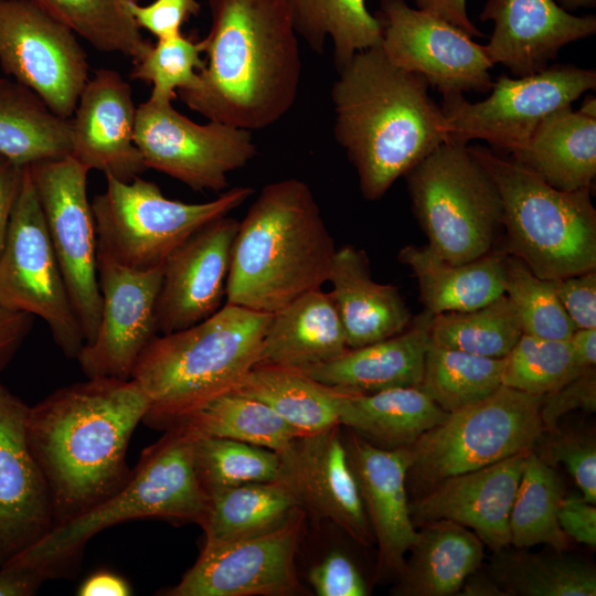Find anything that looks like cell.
Segmentation results:
<instances>
[{
    "label": "cell",
    "instance_id": "obj_1",
    "mask_svg": "<svg viewBox=\"0 0 596 596\" xmlns=\"http://www.w3.org/2000/svg\"><path fill=\"white\" fill-rule=\"evenodd\" d=\"M148 409L134 380L105 376L61 387L29 407L28 439L55 525L84 514L128 481V446Z\"/></svg>",
    "mask_w": 596,
    "mask_h": 596
},
{
    "label": "cell",
    "instance_id": "obj_2",
    "mask_svg": "<svg viewBox=\"0 0 596 596\" xmlns=\"http://www.w3.org/2000/svg\"><path fill=\"white\" fill-rule=\"evenodd\" d=\"M204 66L180 99L209 120L249 131L279 121L296 102L301 56L287 0H207Z\"/></svg>",
    "mask_w": 596,
    "mask_h": 596
},
{
    "label": "cell",
    "instance_id": "obj_3",
    "mask_svg": "<svg viewBox=\"0 0 596 596\" xmlns=\"http://www.w3.org/2000/svg\"><path fill=\"white\" fill-rule=\"evenodd\" d=\"M331 99L333 134L368 201L381 199L449 134L428 82L393 63L381 45L355 53L339 71Z\"/></svg>",
    "mask_w": 596,
    "mask_h": 596
},
{
    "label": "cell",
    "instance_id": "obj_4",
    "mask_svg": "<svg viewBox=\"0 0 596 596\" xmlns=\"http://www.w3.org/2000/svg\"><path fill=\"white\" fill-rule=\"evenodd\" d=\"M337 247L310 187L289 178L264 185L240 221L226 304L273 313L328 283Z\"/></svg>",
    "mask_w": 596,
    "mask_h": 596
},
{
    "label": "cell",
    "instance_id": "obj_5",
    "mask_svg": "<svg viewBox=\"0 0 596 596\" xmlns=\"http://www.w3.org/2000/svg\"><path fill=\"white\" fill-rule=\"evenodd\" d=\"M270 316L225 302L196 324L155 337L130 377L149 400L143 423L167 429L233 391L257 364Z\"/></svg>",
    "mask_w": 596,
    "mask_h": 596
},
{
    "label": "cell",
    "instance_id": "obj_6",
    "mask_svg": "<svg viewBox=\"0 0 596 596\" xmlns=\"http://www.w3.org/2000/svg\"><path fill=\"white\" fill-rule=\"evenodd\" d=\"M206 500L194 468L193 437L183 428L171 426L142 451L128 481L115 494L84 514L55 525L10 561L38 570L46 581L65 577L74 572L85 545L97 533L143 518L199 524Z\"/></svg>",
    "mask_w": 596,
    "mask_h": 596
},
{
    "label": "cell",
    "instance_id": "obj_7",
    "mask_svg": "<svg viewBox=\"0 0 596 596\" xmlns=\"http://www.w3.org/2000/svg\"><path fill=\"white\" fill-rule=\"evenodd\" d=\"M469 150L498 189L507 254L522 260L542 279L596 269V210L592 189L558 190L490 149L469 147Z\"/></svg>",
    "mask_w": 596,
    "mask_h": 596
},
{
    "label": "cell",
    "instance_id": "obj_8",
    "mask_svg": "<svg viewBox=\"0 0 596 596\" xmlns=\"http://www.w3.org/2000/svg\"><path fill=\"white\" fill-rule=\"evenodd\" d=\"M405 178L413 212L430 251L460 264L493 249L502 226L500 195L467 145L441 143Z\"/></svg>",
    "mask_w": 596,
    "mask_h": 596
},
{
    "label": "cell",
    "instance_id": "obj_9",
    "mask_svg": "<svg viewBox=\"0 0 596 596\" xmlns=\"http://www.w3.org/2000/svg\"><path fill=\"white\" fill-rule=\"evenodd\" d=\"M105 177V191L91 202L98 251L136 269L164 264L200 228L254 193L251 187H235L214 200L187 203L164 196L155 182L139 175L128 182Z\"/></svg>",
    "mask_w": 596,
    "mask_h": 596
},
{
    "label": "cell",
    "instance_id": "obj_10",
    "mask_svg": "<svg viewBox=\"0 0 596 596\" xmlns=\"http://www.w3.org/2000/svg\"><path fill=\"white\" fill-rule=\"evenodd\" d=\"M542 396L501 385L488 397L448 413L412 446L407 476L422 494L440 480L532 450L544 433Z\"/></svg>",
    "mask_w": 596,
    "mask_h": 596
},
{
    "label": "cell",
    "instance_id": "obj_11",
    "mask_svg": "<svg viewBox=\"0 0 596 596\" xmlns=\"http://www.w3.org/2000/svg\"><path fill=\"white\" fill-rule=\"evenodd\" d=\"M0 307L40 317L70 359L85 344L28 167L0 253Z\"/></svg>",
    "mask_w": 596,
    "mask_h": 596
},
{
    "label": "cell",
    "instance_id": "obj_12",
    "mask_svg": "<svg viewBox=\"0 0 596 596\" xmlns=\"http://www.w3.org/2000/svg\"><path fill=\"white\" fill-rule=\"evenodd\" d=\"M595 88V70L553 64L526 76L500 75L481 102L470 103L464 95H455L444 98L440 107L450 140L468 145L481 139L511 153L526 142L547 115Z\"/></svg>",
    "mask_w": 596,
    "mask_h": 596
},
{
    "label": "cell",
    "instance_id": "obj_13",
    "mask_svg": "<svg viewBox=\"0 0 596 596\" xmlns=\"http://www.w3.org/2000/svg\"><path fill=\"white\" fill-rule=\"evenodd\" d=\"M28 168L86 344L96 336L102 309L97 234L87 196L89 170L71 155Z\"/></svg>",
    "mask_w": 596,
    "mask_h": 596
},
{
    "label": "cell",
    "instance_id": "obj_14",
    "mask_svg": "<svg viewBox=\"0 0 596 596\" xmlns=\"http://www.w3.org/2000/svg\"><path fill=\"white\" fill-rule=\"evenodd\" d=\"M134 141L147 169L194 191L225 190L228 173L245 167L257 152L249 130L214 120L198 124L172 103L150 99L136 109Z\"/></svg>",
    "mask_w": 596,
    "mask_h": 596
},
{
    "label": "cell",
    "instance_id": "obj_15",
    "mask_svg": "<svg viewBox=\"0 0 596 596\" xmlns=\"http://www.w3.org/2000/svg\"><path fill=\"white\" fill-rule=\"evenodd\" d=\"M0 66L63 118H71L88 81L75 33L33 0H0Z\"/></svg>",
    "mask_w": 596,
    "mask_h": 596
},
{
    "label": "cell",
    "instance_id": "obj_16",
    "mask_svg": "<svg viewBox=\"0 0 596 596\" xmlns=\"http://www.w3.org/2000/svg\"><path fill=\"white\" fill-rule=\"evenodd\" d=\"M374 15L381 23V47L389 58L422 75L443 98L490 92L493 63L487 47L459 28L404 0H380Z\"/></svg>",
    "mask_w": 596,
    "mask_h": 596
},
{
    "label": "cell",
    "instance_id": "obj_17",
    "mask_svg": "<svg viewBox=\"0 0 596 596\" xmlns=\"http://www.w3.org/2000/svg\"><path fill=\"white\" fill-rule=\"evenodd\" d=\"M306 512L277 529L224 543L204 542L195 563L167 596H291L301 593L295 557Z\"/></svg>",
    "mask_w": 596,
    "mask_h": 596
},
{
    "label": "cell",
    "instance_id": "obj_18",
    "mask_svg": "<svg viewBox=\"0 0 596 596\" xmlns=\"http://www.w3.org/2000/svg\"><path fill=\"white\" fill-rule=\"evenodd\" d=\"M97 273L99 326L76 360L86 377L129 380L138 358L159 334L156 307L163 264L136 269L97 251Z\"/></svg>",
    "mask_w": 596,
    "mask_h": 596
},
{
    "label": "cell",
    "instance_id": "obj_19",
    "mask_svg": "<svg viewBox=\"0 0 596 596\" xmlns=\"http://www.w3.org/2000/svg\"><path fill=\"white\" fill-rule=\"evenodd\" d=\"M278 454L277 480L295 494L305 512L331 521L363 546L373 544L339 424L300 435Z\"/></svg>",
    "mask_w": 596,
    "mask_h": 596
},
{
    "label": "cell",
    "instance_id": "obj_20",
    "mask_svg": "<svg viewBox=\"0 0 596 596\" xmlns=\"http://www.w3.org/2000/svg\"><path fill=\"white\" fill-rule=\"evenodd\" d=\"M29 407L0 382V566L55 525L47 485L28 439Z\"/></svg>",
    "mask_w": 596,
    "mask_h": 596
},
{
    "label": "cell",
    "instance_id": "obj_21",
    "mask_svg": "<svg viewBox=\"0 0 596 596\" xmlns=\"http://www.w3.org/2000/svg\"><path fill=\"white\" fill-rule=\"evenodd\" d=\"M238 223L228 215L213 220L166 259L156 307L159 334L196 324L222 307Z\"/></svg>",
    "mask_w": 596,
    "mask_h": 596
},
{
    "label": "cell",
    "instance_id": "obj_22",
    "mask_svg": "<svg viewBox=\"0 0 596 596\" xmlns=\"http://www.w3.org/2000/svg\"><path fill=\"white\" fill-rule=\"evenodd\" d=\"M530 451L435 483L409 502L413 523L450 520L470 529L494 552L509 547L510 510Z\"/></svg>",
    "mask_w": 596,
    "mask_h": 596
},
{
    "label": "cell",
    "instance_id": "obj_23",
    "mask_svg": "<svg viewBox=\"0 0 596 596\" xmlns=\"http://www.w3.org/2000/svg\"><path fill=\"white\" fill-rule=\"evenodd\" d=\"M344 445L377 543L375 577L397 578L417 532L406 491L408 448L383 449L354 433Z\"/></svg>",
    "mask_w": 596,
    "mask_h": 596
},
{
    "label": "cell",
    "instance_id": "obj_24",
    "mask_svg": "<svg viewBox=\"0 0 596 596\" xmlns=\"http://www.w3.org/2000/svg\"><path fill=\"white\" fill-rule=\"evenodd\" d=\"M136 107L130 85L116 71L99 68L83 88L72 120L71 156L128 182L147 168L134 141Z\"/></svg>",
    "mask_w": 596,
    "mask_h": 596
},
{
    "label": "cell",
    "instance_id": "obj_25",
    "mask_svg": "<svg viewBox=\"0 0 596 596\" xmlns=\"http://www.w3.org/2000/svg\"><path fill=\"white\" fill-rule=\"evenodd\" d=\"M480 20L493 23L486 44L493 65L517 77L544 70L563 46L596 33L595 15H575L555 0H487Z\"/></svg>",
    "mask_w": 596,
    "mask_h": 596
},
{
    "label": "cell",
    "instance_id": "obj_26",
    "mask_svg": "<svg viewBox=\"0 0 596 596\" xmlns=\"http://www.w3.org/2000/svg\"><path fill=\"white\" fill-rule=\"evenodd\" d=\"M433 318L424 309L404 331L349 349L331 361L302 371L323 384L352 393L421 386Z\"/></svg>",
    "mask_w": 596,
    "mask_h": 596
},
{
    "label": "cell",
    "instance_id": "obj_27",
    "mask_svg": "<svg viewBox=\"0 0 596 596\" xmlns=\"http://www.w3.org/2000/svg\"><path fill=\"white\" fill-rule=\"evenodd\" d=\"M328 283L349 349L397 334L412 321L413 316L398 288L372 278L363 249L353 245L337 248Z\"/></svg>",
    "mask_w": 596,
    "mask_h": 596
},
{
    "label": "cell",
    "instance_id": "obj_28",
    "mask_svg": "<svg viewBox=\"0 0 596 596\" xmlns=\"http://www.w3.org/2000/svg\"><path fill=\"white\" fill-rule=\"evenodd\" d=\"M348 350L330 294L316 289L272 313L257 364L307 370Z\"/></svg>",
    "mask_w": 596,
    "mask_h": 596
},
{
    "label": "cell",
    "instance_id": "obj_29",
    "mask_svg": "<svg viewBox=\"0 0 596 596\" xmlns=\"http://www.w3.org/2000/svg\"><path fill=\"white\" fill-rule=\"evenodd\" d=\"M394 596H453L483 558L482 541L468 528L450 520L421 524Z\"/></svg>",
    "mask_w": 596,
    "mask_h": 596
},
{
    "label": "cell",
    "instance_id": "obj_30",
    "mask_svg": "<svg viewBox=\"0 0 596 596\" xmlns=\"http://www.w3.org/2000/svg\"><path fill=\"white\" fill-rule=\"evenodd\" d=\"M512 160L563 191L592 189L596 177V117L572 105L547 115Z\"/></svg>",
    "mask_w": 596,
    "mask_h": 596
},
{
    "label": "cell",
    "instance_id": "obj_31",
    "mask_svg": "<svg viewBox=\"0 0 596 596\" xmlns=\"http://www.w3.org/2000/svg\"><path fill=\"white\" fill-rule=\"evenodd\" d=\"M505 256L503 249L493 248L477 259L454 264L427 246L406 245L397 258L413 272L419 300L435 316L473 310L503 295Z\"/></svg>",
    "mask_w": 596,
    "mask_h": 596
},
{
    "label": "cell",
    "instance_id": "obj_32",
    "mask_svg": "<svg viewBox=\"0 0 596 596\" xmlns=\"http://www.w3.org/2000/svg\"><path fill=\"white\" fill-rule=\"evenodd\" d=\"M448 413L421 386H404L373 393L347 392L339 424L383 449L408 448Z\"/></svg>",
    "mask_w": 596,
    "mask_h": 596
},
{
    "label": "cell",
    "instance_id": "obj_33",
    "mask_svg": "<svg viewBox=\"0 0 596 596\" xmlns=\"http://www.w3.org/2000/svg\"><path fill=\"white\" fill-rule=\"evenodd\" d=\"M72 120L53 113L30 88L0 78V155L18 166L71 155Z\"/></svg>",
    "mask_w": 596,
    "mask_h": 596
},
{
    "label": "cell",
    "instance_id": "obj_34",
    "mask_svg": "<svg viewBox=\"0 0 596 596\" xmlns=\"http://www.w3.org/2000/svg\"><path fill=\"white\" fill-rule=\"evenodd\" d=\"M233 391L264 403L302 434L338 425L347 393L302 370L265 364L254 365Z\"/></svg>",
    "mask_w": 596,
    "mask_h": 596
},
{
    "label": "cell",
    "instance_id": "obj_35",
    "mask_svg": "<svg viewBox=\"0 0 596 596\" xmlns=\"http://www.w3.org/2000/svg\"><path fill=\"white\" fill-rule=\"evenodd\" d=\"M298 508L295 494L279 480L251 482L209 492L199 524L204 542H233L277 529Z\"/></svg>",
    "mask_w": 596,
    "mask_h": 596
},
{
    "label": "cell",
    "instance_id": "obj_36",
    "mask_svg": "<svg viewBox=\"0 0 596 596\" xmlns=\"http://www.w3.org/2000/svg\"><path fill=\"white\" fill-rule=\"evenodd\" d=\"M171 426L193 437L228 438L277 453L304 435L264 403L234 391L211 398Z\"/></svg>",
    "mask_w": 596,
    "mask_h": 596
},
{
    "label": "cell",
    "instance_id": "obj_37",
    "mask_svg": "<svg viewBox=\"0 0 596 596\" xmlns=\"http://www.w3.org/2000/svg\"><path fill=\"white\" fill-rule=\"evenodd\" d=\"M298 36L313 52L332 43L337 71L363 50L381 45L382 26L365 0H287Z\"/></svg>",
    "mask_w": 596,
    "mask_h": 596
},
{
    "label": "cell",
    "instance_id": "obj_38",
    "mask_svg": "<svg viewBox=\"0 0 596 596\" xmlns=\"http://www.w3.org/2000/svg\"><path fill=\"white\" fill-rule=\"evenodd\" d=\"M490 575L507 596L596 595L594 566L564 551L542 554L504 547L494 552Z\"/></svg>",
    "mask_w": 596,
    "mask_h": 596
},
{
    "label": "cell",
    "instance_id": "obj_39",
    "mask_svg": "<svg viewBox=\"0 0 596 596\" xmlns=\"http://www.w3.org/2000/svg\"><path fill=\"white\" fill-rule=\"evenodd\" d=\"M564 490L556 472L533 450L524 461L510 510V542L515 549L547 544L565 551L570 538L558 523V508Z\"/></svg>",
    "mask_w": 596,
    "mask_h": 596
},
{
    "label": "cell",
    "instance_id": "obj_40",
    "mask_svg": "<svg viewBox=\"0 0 596 596\" xmlns=\"http://www.w3.org/2000/svg\"><path fill=\"white\" fill-rule=\"evenodd\" d=\"M503 358H487L430 342L421 389L445 412L475 404L502 385Z\"/></svg>",
    "mask_w": 596,
    "mask_h": 596
},
{
    "label": "cell",
    "instance_id": "obj_41",
    "mask_svg": "<svg viewBox=\"0 0 596 596\" xmlns=\"http://www.w3.org/2000/svg\"><path fill=\"white\" fill-rule=\"evenodd\" d=\"M522 334L504 294L473 310L435 315L430 327L433 344L496 359L508 355Z\"/></svg>",
    "mask_w": 596,
    "mask_h": 596
},
{
    "label": "cell",
    "instance_id": "obj_42",
    "mask_svg": "<svg viewBox=\"0 0 596 596\" xmlns=\"http://www.w3.org/2000/svg\"><path fill=\"white\" fill-rule=\"evenodd\" d=\"M100 52L139 61L151 47L136 25L128 0H33Z\"/></svg>",
    "mask_w": 596,
    "mask_h": 596
},
{
    "label": "cell",
    "instance_id": "obj_43",
    "mask_svg": "<svg viewBox=\"0 0 596 596\" xmlns=\"http://www.w3.org/2000/svg\"><path fill=\"white\" fill-rule=\"evenodd\" d=\"M193 461L206 494L244 483L275 481L280 467L277 451L221 437H193Z\"/></svg>",
    "mask_w": 596,
    "mask_h": 596
},
{
    "label": "cell",
    "instance_id": "obj_44",
    "mask_svg": "<svg viewBox=\"0 0 596 596\" xmlns=\"http://www.w3.org/2000/svg\"><path fill=\"white\" fill-rule=\"evenodd\" d=\"M583 372L573 361L568 340L523 333L503 358L502 385L544 396Z\"/></svg>",
    "mask_w": 596,
    "mask_h": 596
},
{
    "label": "cell",
    "instance_id": "obj_45",
    "mask_svg": "<svg viewBox=\"0 0 596 596\" xmlns=\"http://www.w3.org/2000/svg\"><path fill=\"white\" fill-rule=\"evenodd\" d=\"M504 295L513 305L524 334L568 340L576 330L562 307L553 280L534 275L519 258L507 254Z\"/></svg>",
    "mask_w": 596,
    "mask_h": 596
},
{
    "label": "cell",
    "instance_id": "obj_46",
    "mask_svg": "<svg viewBox=\"0 0 596 596\" xmlns=\"http://www.w3.org/2000/svg\"><path fill=\"white\" fill-rule=\"evenodd\" d=\"M201 40L194 41L183 33L159 39L137 62L130 73L132 79L152 85L149 99L172 103L181 89L192 88L204 66Z\"/></svg>",
    "mask_w": 596,
    "mask_h": 596
},
{
    "label": "cell",
    "instance_id": "obj_47",
    "mask_svg": "<svg viewBox=\"0 0 596 596\" xmlns=\"http://www.w3.org/2000/svg\"><path fill=\"white\" fill-rule=\"evenodd\" d=\"M550 453L561 462L578 486L582 497L596 503V447L595 441L582 435L552 434Z\"/></svg>",
    "mask_w": 596,
    "mask_h": 596
},
{
    "label": "cell",
    "instance_id": "obj_48",
    "mask_svg": "<svg viewBox=\"0 0 596 596\" xmlns=\"http://www.w3.org/2000/svg\"><path fill=\"white\" fill-rule=\"evenodd\" d=\"M596 409V371L590 368L557 390L542 396L541 421L544 432L558 433L560 419L571 411Z\"/></svg>",
    "mask_w": 596,
    "mask_h": 596
},
{
    "label": "cell",
    "instance_id": "obj_49",
    "mask_svg": "<svg viewBox=\"0 0 596 596\" xmlns=\"http://www.w3.org/2000/svg\"><path fill=\"white\" fill-rule=\"evenodd\" d=\"M309 584L318 596H366L368 585L354 564L343 552L332 551L312 566Z\"/></svg>",
    "mask_w": 596,
    "mask_h": 596
},
{
    "label": "cell",
    "instance_id": "obj_50",
    "mask_svg": "<svg viewBox=\"0 0 596 596\" xmlns=\"http://www.w3.org/2000/svg\"><path fill=\"white\" fill-rule=\"evenodd\" d=\"M128 9L136 25L159 40L182 33L184 23L200 13L201 4L198 0H153L142 6L128 0Z\"/></svg>",
    "mask_w": 596,
    "mask_h": 596
},
{
    "label": "cell",
    "instance_id": "obj_51",
    "mask_svg": "<svg viewBox=\"0 0 596 596\" xmlns=\"http://www.w3.org/2000/svg\"><path fill=\"white\" fill-rule=\"evenodd\" d=\"M552 280L575 328H596V269Z\"/></svg>",
    "mask_w": 596,
    "mask_h": 596
},
{
    "label": "cell",
    "instance_id": "obj_52",
    "mask_svg": "<svg viewBox=\"0 0 596 596\" xmlns=\"http://www.w3.org/2000/svg\"><path fill=\"white\" fill-rule=\"evenodd\" d=\"M558 523L575 542L596 546V508L582 496L563 497L558 508Z\"/></svg>",
    "mask_w": 596,
    "mask_h": 596
},
{
    "label": "cell",
    "instance_id": "obj_53",
    "mask_svg": "<svg viewBox=\"0 0 596 596\" xmlns=\"http://www.w3.org/2000/svg\"><path fill=\"white\" fill-rule=\"evenodd\" d=\"M33 316L0 307V372L12 360L29 334Z\"/></svg>",
    "mask_w": 596,
    "mask_h": 596
},
{
    "label": "cell",
    "instance_id": "obj_54",
    "mask_svg": "<svg viewBox=\"0 0 596 596\" xmlns=\"http://www.w3.org/2000/svg\"><path fill=\"white\" fill-rule=\"evenodd\" d=\"M24 168L0 155V253L6 241L10 216L22 185Z\"/></svg>",
    "mask_w": 596,
    "mask_h": 596
},
{
    "label": "cell",
    "instance_id": "obj_55",
    "mask_svg": "<svg viewBox=\"0 0 596 596\" xmlns=\"http://www.w3.org/2000/svg\"><path fill=\"white\" fill-rule=\"evenodd\" d=\"M46 578L35 568L7 562L0 566V596H31Z\"/></svg>",
    "mask_w": 596,
    "mask_h": 596
},
{
    "label": "cell",
    "instance_id": "obj_56",
    "mask_svg": "<svg viewBox=\"0 0 596 596\" xmlns=\"http://www.w3.org/2000/svg\"><path fill=\"white\" fill-rule=\"evenodd\" d=\"M414 3L415 8L449 22L471 38L482 36L468 17L467 0H414Z\"/></svg>",
    "mask_w": 596,
    "mask_h": 596
},
{
    "label": "cell",
    "instance_id": "obj_57",
    "mask_svg": "<svg viewBox=\"0 0 596 596\" xmlns=\"http://www.w3.org/2000/svg\"><path fill=\"white\" fill-rule=\"evenodd\" d=\"M79 596L131 595L129 583L111 572L99 571L87 577L77 590Z\"/></svg>",
    "mask_w": 596,
    "mask_h": 596
},
{
    "label": "cell",
    "instance_id": "obj_58",
    "mask_svg": "<svg viewBox=\"0 0 596 596\" xmlns=\"http://www.w3.org/2000/svg\"><path fill=\"white\" fill-rule=\"evenodd\" d=\"M573 361L579 371L595 368L596 328L576 329L568 339Z\"/></svg>",
    "mask_w": 596,
    "mask_h": 596
},
{
    "label": "cell",
    "instance_id": "obj_59",
    "mask_svg": "<svg viewBox=\"0 0 596 596\" xmlns=\"http://www.w3.org/2000/svg\"><path fill=\"white\" fill-rule=\"evenodd\" d=\"M460 596H507L489 574L479 573L478 570L468 576L458 592Z\"/></svg>",
    "mask_w": 596,
    "mask_h": 596
},
{
    "label": "cell",
    "instance_id": "obj_60",
    "mask_svg": "<svg viewBox=\"0 0 596 596\" xmlns=\"http://www.w3.org/2000/svg\"><path fill=\"white\" fill-rule=\"evenodd\" d=\"M564 10L572 12L578 9H590L596 6V0H555Z\"/></svg>",
    "mask_w": 596,
    "mask_h": 596
}]
</instances>
